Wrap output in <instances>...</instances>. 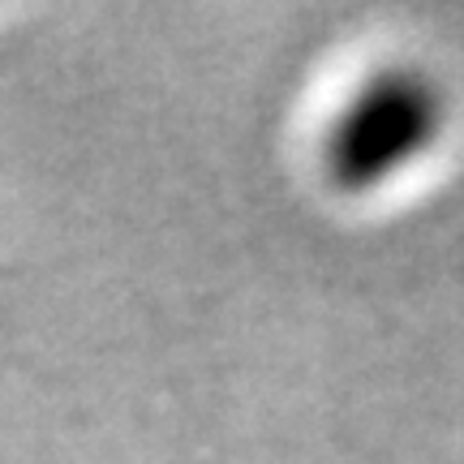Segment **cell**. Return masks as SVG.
<instances>
[{
	"instance_id": "cell-1",
	"label": "cell",
	"mask_w": 464,
	"mask_h": 464,
	"mask_svg": "<svg viewBox=\"0 0 464 464\" xmlns=\"http://www.w3.org/2000/svg\"><path fill=\"white\" fill-rule=\"evenodd\" d=\"M448 130V91L417 65L365 78L327 130V177L344 194H370L426 160Z\"/></svg>"
}]
</instances>
